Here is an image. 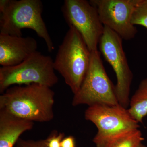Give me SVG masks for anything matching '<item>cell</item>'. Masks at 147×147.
<instances>
[{
    "label": "cell",
    "instance_id": "cell-16",
    "mask_svg": "<svg viewBox=\"0 0 147 147\" xmlns=\"http://www.w3.org/2000/svg\"><path fill=\"white\" fill-rule=\"evenodd\" d=\"M15 147H47L45 139L34 140L19 138Z\"/></svg>",
    "mask_w": 147,
    "mask_h": 147
},
{
    "label": "cell",
    "instance_id": "cell-12",
    "mask_svg": "<svg viewBox=\"0 0 147 147\" xmlns=\"http://www.w3.org/2000/svg\"><path fill=\"white\" fill-rule=\"evenodd\" d=\"M128 110L132 117L142 123L147 115V77L142 80L130 98Z\"/></svg>",
    "mask_w": 147,
    "mask_h": 147
},
{
    "label": "cell",
    "instance_id": "cell-14",
    "mask_svg": "<svg viewBox=\"0 0 147 147\" xmlns=\"http://www.w3.org/2000/svg\"><path fill=\"white\" fill-rule=\"evenodd\" d=\"M131 22L134 26H142L147 30V0H140L132 14Z\"/></svg>",
    "mask_w": 147,
    "mask_h": 147
},
{
    "label": "cell",
    "instance_id": "cell-7",
    "mask_svg": "<svg viewBox=\"0 0 147 147\" xmlns=\"http://www.w3.org/2000/svg\"><path fill=\"white\" fill-rule=\"evenodd\" d=\"M122 40L115 32L104 26L98 46L100 53L115 73L117 84L115 86L119 103L127 108L133 75L124 51Z\"/></svg>",
    "mask_w": 147,
    "mask_h": 147
},
{
    "label": "cell",
    "instance_id": "cell-8",
    "mask_svg": "<svg viewBox=\"0 0 147 147\" xmlns=\"http://www.w3.org/2000/svg\"><path fill=\"white\" fill-rule=\"evenodd\" d=\"M61 11L69 26L77 30L90 51H97L104 26L96 8L86 0H65Z\"/></svg>",
    "mask_w": 147,
    "mask_h": 147
},
{
    "label": "cell",
    "instance_id": "cell-1",
    "mask_svg": "<svg viewBox=\"0 0 147 147\" xmlns=\"http://www.w3.org/2000/svg\"><path fill=\"white\" fill-rule=\"evenodd\" d=\"M55 95L50 88L38 84L13 86L0 96V110L34 122L50 121Z\"/></svg>",
    "mask_w": 147,
    "mask_h": 147
},
{
    "label": "cell",
    "instance_id": "cell-3",
    "mask_svg": "<svg viewBox=\"0 0 147 147\" xmlns=\"http://www.w3.org/2000/svg\"><path fill=\"white\" fill-rule=\"evenodd\" d=\"M69 27L59 46L54 67L74 94L80 88L89 68L91 52L77 30Z\"/></svg>",
    "mask_w": 147,
    "mask_h": 147
},
{
    "label": "cell",
    "instance_id": "cell-13",
    "mask_svg": "<svg viewBox=\"0 0 147 147\" xmlns=\"http://www.w3.org/2000/svg\"><path fill=\"white\" fill-rule=\"evenodd\" d=\"M144 140L141 131L136 129L111 139L104 147H137Z\"/></svg>",
    "mask_w": 147,
    "mask_h": 147
},
{
    "label": "cell",
    "instance_id": "cell-17",
    "mask_svg": "<svg viewBox=\"0 0 147 147\" xmlns=\"http://www.w3.org/2000/svg\"><path fill=\"white\" fill-rule=\"evenodd\" d=\"M61 147H76L74 137L72 136L65 137L61 143Z\"/></svg>",
    "mask_w": 147,
    "mask_h": 147
},
{
    "label": "cell",
    "instance_id": "cell-4",
    "mask_svg": "<svg viewBox=\"0 0 147 147\" xmlns=\"http://www.w3.org/2000/svg\"><path fill=\"white\" fill-rule=\"evenodd\" d=\"M54 60L38 51L17 65L0 67V93L13 85L36 84L49 88L57 84Z\"/></svg>",
    "mask_w": 147,
    "mask_h": 147
},
{
    "label": "cell",
    "instance_id": "cell-10",
    "mask_svg": "<svg viewBox=\"0 0 147 147\" xmlns=\"http://www.w3.org/2000/svg\"><path fill=\"white\" fill-rule=\"evenodd\" d=\"M37 48L36 40L32 37L0 34V65L9 67L19 64Z\"/></svg>",
    "mask_w": 147,
    "mask_h": 147
},
{
    "label": "cell",
    "instance_id": "cell-11",
    "mask_svg": "<svg viewBox=\"0 0 147 147\" xmlns=\"http://www.w3.org/2000/svg\"><path fill=\"white\" fill-rule=\"evenodd\" d=\"M34 122L0 110V147H14L25 131L31 130Z\"/></svg>",
    "mask_w": 147,
    "mask_h": 147
},
{
    "label": "cell",
    "instance_id": "cell-2",
    "mask_svg": "<svg viewBox=\"0 0 147 147\" xmlns=\"http://www.w3.org/2000/svg\"><path fill=\"white\" fill-rule=\"evenodd\" d=\"M42 9L40 0H1L0 34L21 36L22 30L31 29L52 53L55 46L42 18Z\"/></svg>",
    "mask_w": 147,
    "mask_h": 147
},
{
    "label": "cell",
    "instance_id": "cell-9",
    "mask_svg": "<svg viewBox=\"0 0 147 147\" xmlns=\"http://www.w3.org/2000/svg\"><path fill=\"white\" fill-rule=\"evenodd\" d=\"M104 26L125 40L133 39L137 32L131 22L132 14L140 0H90Z\"/></svg>",
    "mask_w": 147,
    "mask_h": 147
},
{
    "label": "cell",
    "instance_id": "cell-15",
    "mask_svg": "<svg viewBox=\"0 0 147 147\" xmlns=\"http://www.w3.org/2000/svg\"><path fill=\"white\" fill-rule=\"evenodd\" d=\"M64 137L63 132H59L57 130H53L49 137L45 139L47 147H61V143Z\"/></svg>",
    "mask_w": 147,
    "mask_h": 147
},
{
    "label": "cell",
    "instance_id": "cell-6",
    "mask_svg": "<svg viewBox=\"0 0 147 147\" xmlns=\"http://www.w3.org/2000/svg\"><path fill=\"white\" fill-rule=\"evenodd\" d=\"M119 104L115 86L109 79L98 50L91 52L89 68L78 91L74 94V106Z\"/></svg>",
    "mask_w": 147,
    "mask_h": 147
},
{
    "label": "cell",
    "instance_id": "cell-5",
    "mask_svg": "<svg viewBox=\"0 0 147 147\" xmlns=\"http://www.w3.org/2000/svg\"><path fill=\"white\" fill-rule=\"evenodd\" d=\"M85 118L94 124L97 128V133L93 139L96 147H104L111 139L140 127L128 109L119 104L89 106L85 111Z\"/></svg>",
    "mask_w": 147,
    "mask_h": 147
},
{
    "label": "cell",
    "instance_id": "cell-18",
    "mask_svg": "<svg viewBox=\"0 0 147 147\" xmlns=\"http://www.w3.org/2000/svg\"><path fill=\"white\" fill-rule=\"evenodd\" d=\"M137 147H147L146 146H145L142 143V144H140V145H139Z\"/></svg>",
    "mask_w": 147,
    "mask_h": 147
}]
</instances>
